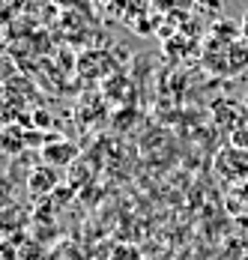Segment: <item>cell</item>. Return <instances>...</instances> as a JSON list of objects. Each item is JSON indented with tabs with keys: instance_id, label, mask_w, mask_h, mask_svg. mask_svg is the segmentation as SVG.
Returning a JSON list of instances; mask_svg holds the SVG:
<instances>
[{
	"instance_id": "obj_13",
	"label": "cell",
	"mask_w": 248,
	"mask_h": 260,
	"mask_svg": "<svg viewBox=\"0 0 248 260\" xmlns=\"http://www.w3.org/2000/svg\"><path fill=\"white\" fill-rule=\"evenodd\" d=\"M236 198H239V201H242V204L248 207V182H242V185H236Z\"/></svg>"
},
{
	"instance_id": "obj_3",
	"label": "cell",
	"mask_w": 248,
	"mask_h": 260,
	"mask_svg": "<svg viewBox=\"0 0 248 260\" xmlns=\"http://www.w3.org/2000/svg\"><path fill=\"white\" fill-rule=\"evenodd\" d=\"M57 185H60V168H51L45 161L36 165L27 174V191H30V198H48Z\"/></svg>"
},
{
	"instance_id": "obj_4",
	"label": "cell",
	"mask_w": 248,
	"mask_h": 260,
	"mask_svg": "<svg viewBox=\"0 0 248 260\" xmlns=\"http://www.w3.org/2000/svg\"><path fill=\"white\" fill-rule=\"evenodd\" d=\"M78 156H81L78 144H75V141H66V138H60V141H54L48 147H42V161L51 165V168H66V165H72Z\"/></svg>"
},
{
	"instance_id": "obj_6",
	"label": "cell",
	"mask_w": 248,
	"mask_h": 260,
	"mask_svg": "<svg viewBox=\"0 0 248 260\" xmlns=\"http://www.w3.org/2000/svg\"><path fill=\"white\" fill-rule=\"evenodd\" d=\"M24 132L27 129H21V126H3L0 129V153L3 156H21L27 150Z\"/></svg>"
},
{
	"instance_id": "obj_12",
	"label": "cell",
	"mask_w": 248,
	"mask_h": 260,
	"mask_svg": "<svg viewBox=\"0 0 248 260\" xmlns=\"http://www.w3.org/2000/svg\"><path fill=\"white\" fill-rule=\"evenodd\" d=\"M200 6H206V12H222L224 0H198Z\"/></svg>"
},
{
	"instance_id": "obj_1",
	"label": "cell",
	"mask_w": 248,
	"mask_h": 260,
	"mask_svg": "<svg viewBox=\"0 0 248 260\" xmlns=\"http://www.w3.org/2000/svg\"><path fill=\"white\" fill-rule=\"evenodd\" d=\"M203 66L219 75V78H233L248 69V42L236 39V42H222V39H209L203 48Z\"/></svg>"
},
{
	"instance_id": "obj_14",
	"label": "cell",
	"mask_w": 248,
	"mask_h": 260,
	"mask_svg": "<svg viewBox=\"0 0 248 260\" xmlns=\"http://www.w3.org/2000/svg\"><path fill=\"white\" fill-rule=\"evenodd\" d=\"M239 30H242V39L248 42V9H245V15H242V21H239Z\"/></svg>"
},
{
	"instance_id": "obj_11",
	"label": "cell",
	"mask_w": 248,
	"mask_h": 260,
	"mask_svg": "<svg viewBox=\"0 0 248 260\" xmlns=\"http://www.w3.org/2000/svg\"><path fill=\"white\" fill-rule=\"evenodd\" d=\"M9 204H12V194H9V185H6V182L0 180V209H6Z\"/></svg>"
},
{
	"instance_id": "obj_10",
	"label": "cell",
	"mask_w": 248,
	"mask_h": 260,
	"mask_svg": "<svg viewBox=\"0 0 248 260\" xmlns=\"http://www.w3.org/2000/svg\"><path fill=\"white\" fill-rule=\"evenodd\" d=\"M230 144H233V147H239V150H248V120L236 132H230Z\"/></svg>"
},
{
	"instance_id": "obj_7",
	"label": "cell",
	"mask_w": 248,
	"mask_h": 260,
	"mask_svg": "<svg viewBox=\"0 0 248 260\" xmlns=\"http://www.w3.org/2000/svg\"><path fill=\"white\" fill-rule=\"evenodd\" d=\"M209 36L212 39H222V42H236V39H242V30H239V24H233V21H215L212 30H209Z\"/></svg>"
},
{
	"instance_id": "obj_9",
	"label": "cell",
	"mask_w": 248,
	"mask_h": 260,
	"mask_svg": "<svg viewBox=\"0 0 248 260\" xmlns=\"http://www.w3.org/2000/svg\"><path fill=\"white\" fill-rule=\"evenodd\" d=\"M51 123H54V117H51L48 108H36V111H33V126H36L39 132H45Z\"/></svg>"
},
{
	"instance_id": "obj_2",
	"label": "cell",
	"mask_w": 248,
	"mask_h": 260,
	"mask_svg": "<svg viewBox=\"0 0 248 260\" xmlns=\"http://www.w3.org/2000/svg\"><path fill=\"white\" fill-rule=\"evenodd\" d=\"M215 174L227 182H236V185L248 182V150H239L233 144L222 147L215 156Z\"/></svg>"
},
{
	"instance_id": "obj_15",
	"label": "cell",
	"mask_w": 248,
	"mask_h": 260,
	"mask_svg": "<svg viewBox=\"0 0 248 260\" xmlns=\"http://www.w3.org/2000/svg\"><path fill=\"white\" fill-rule=\"evenodd\" d=\"M242 105H245V111H248V93H245V102H242Z\"/></svg>"
},
{
	"instance_id": "obj_5",
	"label": "cell",
	"mask_w": 248,
	"mask_h": 260,
	"mask_svg": "<svg viewBox=\"0 0 248 260\" xmlns=\"http://www.w3.org/2000/svg\"><path fill=\"white\" fill-rule=\"evenodd\" d=\"M245 105H236V102H227V99H219V102L212 105V117H215V123L224 126V129L236 132L242 123H245V111H242Z\"/></svg>"
},
{
	"instance_id": "obj_8",
	"label": "cell",
	"mask_w": 248,
	"mask_h": 260,
	"mask_svg": "<svg viewBox=\"0 0 248 260\" xmlns=\"http://www.w3.org/2000/svg\"><path fill=\"white\" fill-rule=\"evenodd\" d=\"M162 12H189L198 0H152Z\"/></svg>"
}]
</instances>
